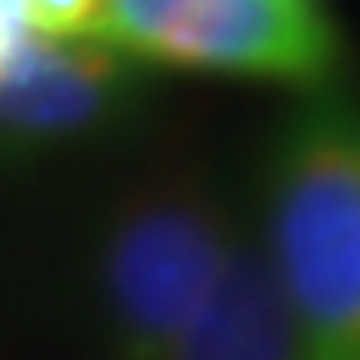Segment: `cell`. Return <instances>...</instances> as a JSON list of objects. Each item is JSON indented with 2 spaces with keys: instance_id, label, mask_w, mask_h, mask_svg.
Wrapping results in <instances>:
<instances>
[{
  "instance_id": "obj_4",
  "label": "cell",
  "mask_w": 360,
  "mask_h": 360,
  "mask_svg": "<svg viewBox=\"0 0 360 360\" xmlns=\"http://www.w3.org/2000/svg\"><path fill=\"white\" fill-rule=\"evenodd\" d=\"M135 74L96 39L27 35L0 61V143L35 148L83 135L126 109Z\"/></svg>"
},
{
  "instance_id": "obj_6",
  "label": "cell",
  "mask_w": 360,
  "mask_h": 360,
  "mask_svg": "<svg viewBox=\"0 0 360 360\" xmlns=\"http://www.w3.org/2000/svg\"><path fill=\"white\" fill-rule=\"evenodd\" d=\"M35 35L48 39H96L105 0H22Z\"/></svg>"
},
{
  "instance_id": "obj_2",
  "label": "cell",
  "mask_w": 360,
  "mask_h": 360,
  "mask_svg": "<svg viewBox=\"0 0 360 360\" xmlns=\"http://www.w3.org/2000/svg\"><path fill=\"white\" fill-rule=\"evenodd\" d=\"M243 230L195 178L139 187L105 221L96 304L113 360H165L191 326Z\"/></svg>"
},
{
  "instance_id": "obj_3",
  "label": "cell",
  "mask_w": 360,
  "mask_h": 360,
  "mask_svg": "<svg viewBox=\"0 0 360 360\" xmlns=\"http://www.w3.org/2000/svg\"><path fill=\"white\" fill-rule=\"evenodd\" d=\"M96 44L143 61L317 87L334 31L317 0H105Z\"/></svg>"
},
{
  "instance_id": "obj_1",
  "label": "cell",
  "mask_w": 360,
  "mask_h": 360,
  "mask_svg": "<svg viewBox=\"0 0 360 360\" xmlns=\"http://www.w3.org/2000/svg\"><path fill=\"white\" fill-rule=\"evenodd\" d=\"M261 252L304 360H360V109L326 96L269 152Z\"/></svg>"
},
{
  "instance_id": "obj_5",
  "label": "cell",
  "mask_w": 360,
  "mask_h": 360,
  "mask_svg": "<svg viewBox=\"0 0 360 360\" xmlns=\"http://www.w3.org/2000/svg\"><path fill=\"white\" fill-rule=\"evenodd\" d=\"M165 360H304L295 317L256 239H235L217 287Z\"/></svg>"
}]
</instances>
